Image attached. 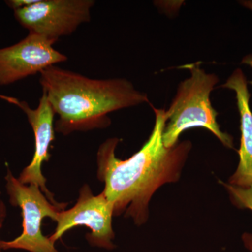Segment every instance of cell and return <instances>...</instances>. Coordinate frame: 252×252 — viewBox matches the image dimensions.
<instances>
[{
    "label": "cell",
    "instance_id": "8992f818",
    "mask_svg": "<svg viewBox=\"0 0 252 252\" xmlns=\"http://www.w3.org/2000/svg\"><path fill=\"white\" fill-rule=\"evenodd\" d=\"M113 216L114 207L103 192L94 195L89 185H84L79 190L77 203L59 212L56 229L49 238L55 244L68 230L84 225L91 230L86 240L91 246L112 250L115 248Z\"/></svg>",
    "mask_w": 252,
    "mask_h": 252
},
{
    "label": "cell",
    "instance_id": "277c9868",
    "mask_svg": "<svg viewBox=\"0 0 252 252\" xmlns=\"http://www.w3.org/2000/svg\"><path fill=\"white\" fill-rule=\"evenodd\" d=\"M9 203L19 207L23 217V232L9 241H1L2 250H22L30 252H59L55 244L41 231L44 219L56 221L60 212L64 210L67 203L55 205L49 201L41 189L35 185H23L7 168L4 177Z\"/></svg>",
    "mask_w": 252,
    "mask_h": 252
},
{
    "label": "cell",
    "instance_id": "7a4b0ae2",
    "mask_svg": "<svg viewBox=\"0 0 252 252\" xmlns=\"http://www.w3.org/2000/svg\"><path fill=\"white\" fill-rule=\"evenodd\" d=\"M39 82L59 119L55 131L67 135L110 125L109 113L149 103L148 96L124 79H94L51 66Z\"/></svg>",
    "mask_w": 252,
    "mask_h": 252
},
{
    "label": "cell",
    "instance_id": "5b68a950",
    "mask_svg": "<svg viewBox=\"0 0 252 252\" xmlns=\"http://www.w3.org/2000/svg\"><path fill=\"white\" fill-rule=\"evenodd\" d=\"M94 0H37L34 4L15 10L14 16L29 33L55 44L61 36L72 34L91 20Z\"/></svg>",
    "mask_w": 252,
    "mask_h": 252
},
{
    "label": "cell",
    "instance_id": "30bf717a",
    "mask_svg": "<svg viewBox=\"0 0 252 252\" xmlns=\"http://www.w3.org/2000/svg\"><path fill=\"white\" fill-rule=\"evenodd\" d=\"M223 185L229 192L232 200L237 206L249 209L252 211V186L242 188L230 184H223ZM243 239L245 247L250 252H252V235L245 233L243 235Z\"/></svg>",
    "mask_w": 252,
    "mask_h": 252
},
{
    "label": "cell",
    "instance_id": "8fae6325",
    "mask_svg": "<svg viewBox=\"0 0 252 252\" xmlns=\"http://www.w3.org/2000/svg\"><path fill=\"white\" fill-rule=\"evenodd\" d=\"M36 1L37 0H8V1H5V3L10 9L15 11V10L28 7V6L34 4Z\"/></svg>",
    "mask_w": 252,
    "mask_h": 252
},
{
    "label": "cell",
    "instance_id": "7c38bea8",
    "mask_svg": "<svg viewBox=\"0 0 252 252\" xmlns=\"http://www.w3.org/2000/svg\"><path fill=\"white\" fill-rule=\"evenodd\" d=\"M240 4L243 5L244 7L252 11V0H247V1H242ZM242 63L243 64H248L252 68V55H248L246 57L244 58ZM250 84L252 85V80L250 81Z\"/></svg>",
    "mask_w": 252,
    "mask_h": 252
},
{
    "label": "cell",
    "instance_id": "3957f363",
    "mask_svg": "<svg viewBox=\"0 0 252 252\" xmlns=\"http://www.w3.org/2000/svg\"><path fill=\"white\" fill-rule=\"evenodd\" d=\"M190 77L180 83L171 105L166 111V125L162 142L166 148L178 143L181 134L192 127H205L225 147L233 148V137L223 132L217 123L218 113L210 101V94L218 84V77L207 73L200 63L187 64Z\"/></svg>",
    "mask_w": 252,
    "mask_h": 252
},
{
    "label": "cell",
    "instance_id": "6da1fadb",
    "mask_svg": "<svg viewBox=\"0 0 252 252\" xmlns=\"http://www.w3.org/2000/svg\"><path fill=\"white\" fill-rule=\"evenodd\" d=\"M153 107L155 124L148 140L126 160L116 157L119 140L109 138L101 144L97 154V177L104 183L103 193L114 207V216L126 212L136 224L145 223L148 205L159 187L180 178L191 143L178 142L166 148L162 134L168 117L166 110Z\"/></svg>",
    "mask_w": 252,
    "mask_h": 252
},
{
    "label": "cell",
    "instance_id": "52a82bcc",
    "mask_svg": "<svg viewBox=\"0 0 252 252\" xmlns=\"http://www.w3.org/2000/svg\"><path fill=\"white\" fill-rule=\"evenodd\" d=\"M52 42L29 33L14 45L0 49V86L35 75L67 57L53 47Z\"/></svg>",
    "mask_w": 252,
    "mask_h": 252
},
{
    "label": "cell",
    "instance_id": "9c48e42d",
    "mask_svg": "<svg viewBox=\"0 0 252 252\" xmlns=\"http://www.w3.org/2000/svg\"><path fill=\"white\" fill-rule=\"evenodd\" d=\"M221 87L234 91L240 118V161L236 171L230 178L229 184L247 188L252 186V111L248 81L243 70L238 68Z\"/></svg>",
    "mask_w": 252,
    "mask_h": 252
},
{
    "label": "cell",
    "instance_id": "ba28073f",
    "mask_svg": "<svg viewBox=\"0 0 252 252\" xmlns=\"http://www.w3.org/2000/svg\"><path fill=\"white\" fill-rule=\"evenodd\" d=\"M0 99L19 107L26 114L28 122L31 124L34 135L35 150L34 157L28 166L20 173L18 180L26 185H35L41 189L46 198L55 205H61L54 199V194L46 187V180L41 172V166L44 162L49 161L51 154L50 147L55 140V113L50 104L45 93L39 99L36 109H32L25 101L19 100L16 97L0 94Z\"/></svg>",
    "mask_w": 252,
    "mask_h": 252
},
{
    "label": "cell",
    "instance_id": "4fadbf2b",
    "mask_svg": "<svg viewBox=\"0 0 252 252\" xmlns=\"http://www.w3.org/2000/svg\"><path fill=\"white\" fill-rule=\"evenodd\" d=\"M6 216H7V209H6V206L4 201L0 198V230L2 228ZM1 241L2 240L0 238V252H2L3 251L1 246Z\"/></svg>",
    "mask_w": 252,
    "mask_h": 252
}]
</instances>
